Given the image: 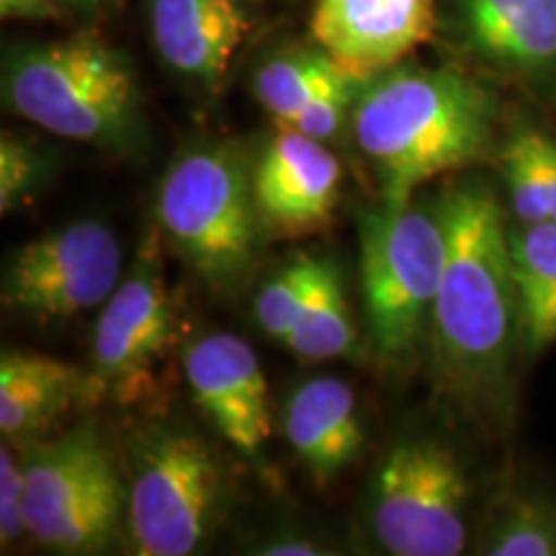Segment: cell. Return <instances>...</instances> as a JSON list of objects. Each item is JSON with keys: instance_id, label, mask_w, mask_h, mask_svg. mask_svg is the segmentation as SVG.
Listing matches in <instances>:
<instances>
[{"instance_id": "26", "label": "cell", "mask_w": 556, "mask_h": 556, "mask_svg": "<svg viewBox=\"0 0 556 556\" xmlns=\"http://www.w3.org/2000/svg\"><path fill=\"white\" fill-rule=\"evenodd\" d=\"M261 556H317V554H330L328 548H323L315 541L304 536H274L263 541L253 548Z\"/></svg>"}, {"instance_id": "17", "label": "cell", "mask_w": 556, "mask_h": 556, "mask_svg": "<svg viewBox=\"0 0 556 556\" xmlns=\"http://www.w3.org/2000/svg\"><path fill=\"white\" fill-rule=\"evenodd\" d=\"M287 441L317 482H330L364 448V426L353 389L338 377L296 387L283 413Z\"/></svg>"}, {"instance_id": "4", "label": "cell", "mask_w": 556, "mask_h": 556, "mask_svg": "<svg viewBox=\"0 0 556 556\" xmlns=\"http://www.w3.org/2000/svg\"><path fill=\"white\" fill-rule=\"evenodd\" d=\"M448 255L441 208H366L358 217V266L366 330L381 361L409 366L430 351L438 291Z\"/></svg>"}, {"instance_id": "10", "label": "cell", "mask_w": 556, "mask_h": 556, "mask_svg": "<svg viewBox=\"0 0 556 556\" xmlns=\"http://www.w3.org/2000/svg\"><path fill=\"white\" fill-rule=\"evenodd\" d=\"M160 235L155 229L139 245L135 266L101 307L93 330L96 389L119 405H137L155 392L160 366L176 343Z\"/></svg>"}, {"instance_id": "1", "label": "cell", "mask_w": 556, "mask_h": 556, "mask_svg": "<svg viewBox=\"0 0 556 556\" xmlns=\"http://www.w3.org/2000/svg\"><path fill=\"white\" fill-rule=\"evenodd\" d=\"M438 208L448 255L430 338L435 379L477 413H505L513 361L523 351L510 227L497 191L479 178L448 186Z\"/></svg>"}, {"instance_id": "19", "label": "cell", "mask_w": 556, "mask_h": 556, "mask_svg": "<svg viewBox=\"0 0 556 556\" xmlns=\"http://www.w3.org/2000/svg\"><path fill=\"white\" fill-rule=\"evenodd\" d=\"M510 258L523 353L536 356L556 343V222L510 227Z\"/></svg>"}, {"instance_id": "25", "label": "cell", "mask_w": 556, "mask_h": 556, "mask_svg": "<svg viewBox=\"0 0 556 556\" xmlns=\"http://www.w3.org/2000/svg\"><path fill=\"white\" fill-rule=\"evenodd\" d=\"M29 533L26 523V477L18 446L5 441L0 448V546L3 552Z\"/></svg>"}, {"instance_id": "13", "label": "cell", "mask_w": 556, "mask_h": 556, "mask_svg": "<svg viewBox=\"0 0 556 556\" xmlns=\"http://www.w3.org/2000/svg\"><path fill=\"white\" fill-rule=\"evenodd\" d=\"M193 402L240 454L258 456L274 433L261 358L232 332H208L184 351Z\"/></svg>"}, {"instance_id": "9", "label": "cell", "mask_w": 556, "mask_h": 556, "mask_svg": "<svg viewBox=\"0 0 556 556\" xmlns=\"http://www.w3.org/2000/svg\"><path fill=\"white\" fill-rule=\"evenodd\" d=\"M122 278L119 238L101 222H75L13 250L0 299L21 315L67 319L103 307Z\"/></svg>"}, {"instance_id": "21", "label": "cell", "mask_w": 556, "mask_h": 556, "mask_svg": "<svg viewBox=\"0 0 556 556\" xmlns=\"http://www.w3.org/2000/svg\"><path fill=\"white\" fill-rule=\"evenodd\" d=\"M484 556H556V500L541 490L503 492L477 536Z\"/></svg>"}, {"instance_id": "7", "label": "cell", "mask_w": 556, "mask_h": 556, "mask_svg": "<svg viewBox=\"0 0 556 556\" xmlns=\"http://www.w3.org/2000/svg\"><path fill=\"white\" fill-rule=\"evenodd\" d=\"M26 477V523L34 541L60 554H99L127 513V482L96 430L52 441H18Z\"/></svg>"}, {"instance_id": "3", "label": "cell", "mask_w": 556, "mask_h": 556, "mask_svg": "<svg viewBox=\"0 0 556 556\" xmlns=\"http://www.w3.org/2000/svg\"><path fill=\"white\" fill-rule=\"evenodd\" d=\"M3 99L26 122L73 142L131 152L144 139L135 70L90 34L11 50Z\"/></svg>"}, {"instance_id": "12", "label": "cell", "mask_w": 556, "mask_h": 556, "mask_svg": "<svg viewBox=\"0 0 556 556\" xmlns=\"http://www.w3.org/2000/svg\"><path fill=\"white\" fill-rule=\"evenodd\" d=\"M343 168L323 139L278 129L253 168L261 225L270 240H294L330 227Z\"/></svg>"}, {"instance_id": "8", "label": "cell", "mask_w": 556, "mask_h": 556, "mask_svg": "<svg viewBox=\"0 0 556 556\" xmlns=\"http://www.w3.org/2000/svg\"><path fill=\"white\" fill-rule=\"evenodd\" d=\"M475 486L446 441L400 438L368 490L374 541L392 556H456L469 548Z\"/></svg>"}, {"instance_id": "16", "label": "cell", "mask_w": 556, "mask_h": 556, "mask_svg": "<svg viewBox=\"0 0 556 556\" xmlns=\"http://www.w3.org/2000/svg\"><path fill=\"white\" fill-rule=\"evenodd\" d=\"M150 26L170 70L219 90L250 21L240 0H152Z\"/></svg>"}, {"instance_id": "29", "label": "cell", "mask_w": 556, "mask_h": 556, "mask_svg": "<svg viewBox=\"0 0 556 556\" xmlns=\"http://www.w3.org/2000/svg\"><path fill=\"white\" fill-rule=\"evenodd\" d=\"M60 11H73V9H90V5H99L101 0H52Z\"/></svg>"}, {"instance_id": "18", "label": "cell", "mask_w": 556, "mask_h": 556, "mask_svg": "<svg viewBox=\"0 0 556 556\" xmlns=\"http://www.w3.org/2000/svg\"><path fill=\"white\" fill-rule=\"evenodd\" d=\"M90 394H99L93 374L39 353L5 351L0 356V433L13 443L37 438Z\"/></svg>"}, {"instance_id": "11", "label": "cell", "mask_w": 556, "mask_h": 556, "mask_svg": "<svg viewBox=\"0 0 556 556\" xmlns=\"http://www.w3.org/2000/svg\"><path fill=\"white\" fill-rule=\"evenodd\" d=\"M438 29L475 67L556 101V0H443Z\"/></svg>"}, {"instance_id": "20", "label": "cell", "mask_w": 556, "mask_h": 556, "mask_svg": "<svg viewBox=\"0 0 556 556\" xmlns=\"http://www.w3.org/2000/svg\"><path fill=\"white\" fill-rule=\"evenodd\" d=\"M356 343L358 338L343 289V276L330 258H319L315 283L283 345L299 358L328 361L351 356Z\"/></svg>"}, {"instance_id": "6", "label": "cell", "mask_w": 556, "mask_h": 556, "mask_svg": "<svg viewBox=\"0 0 556 556\" xmlns=\"http://www.w3.org/2000/svg\"><path fill=\"white\" fill-rule=\"evenodd\" d=\"M127 536L139 556H189L204 548L225 513V475L201 435L150 426L127 451Z\"/></svg>"}, {"instance_id": "2", "label": "cell", "mask_w": 556, "mask_h": 556, "mask_svg": "<svg viewBox=\"0 0 556 556\" xmlns=\"http://www.w3.org/2000/svg\"><path fill=\"white\" fill-rule=\"evenodd\" d=\"M497 96L454 67L394 65L364 83L351 131L381 204L407 206L428 180L469 168L492 148Z\"/></svg>"}, {"instance_id": "27", "label": "cell", "mask_w": 556, "mask_h": 556, "mask_svg": "<svg viewBox=\"0 0 556 556\" xmlns=\"http://www.w3.org/2000/svg\"><path fill=\"white\" fill-rule=\"evenodd\" d=\"M541 176H544V193L548 204V222H556V137L541 129Z\"/></svg>"}, {"instance_id": "14", "label": "cell", "mask_w": 556, "mask_h": 556, "mask_svg": "<svg viewBox=\"0 0 556 556\" xmlns=\"http://www.w3.org/2000/svg\"><path fill=\"white\" fill-rule=\"evenodd\" d=\"M312 37L348 75L368 80L400 65L438 29L435 0H319Z\"/></svg>"}, {"instance_id": "5", "label": "cell", "mask_w": 556, "mask_h": 556, "mask_svg": "<svg viewBox=\"0 0 556 556\" xmlns=\"http://www.w3.org/2000/svg\"><path fill=\"white\" fill-rule=\"evenodd\" d=\"M157 225L214 291L240 289L266 235L245 155L217 142L180 155L160 184Z\"/></svg>"}, {"instance_id": "28", "label": "cell", "mask_w": 556, "mask_h": 556, "mask_svg": "<svg viewBox=\"0 0 556 556\" xmlns=\"http://www.w3.org/2000/svg\"><path fill=\"white\" fill-rule=\"evenodd\" d=\"M0 13H3V18L45 21L60 18L62 11L52 0H0Z\"/></svg>"}, {"instance_id": "15", "label": "cell", "mask_w": 556, "mask_h": 556, "mask_svg": "<svg viewBox=\"0 0 556 556\" xmlns=\"http://www.w3.org/2000/svg\"><path fill=\"white\" fill-rule=\"evenodd\" d=\"M364 83L348 75L325 50H299L263 62L253 88L278 129L328 142L351 122Z\"/></svg>"}, {"instance_id": "24", "label": "cell", "mask_w": 556, "mask_h": 556, "mask_svg": "<svg viewBox=\"0 0 556 556\" xmlns=\"http://www.w3.org/2000/svg\"><path fill=\"white\" fill-rule=\"evenodd\" d=\"M47 178L45 157L24 139L3 131L0 137V214L24 206Z\"/></svg>"}, {"instance_id": "22", "label": "cell", "mask_w": 556, "mask_h": 556, "mask_svg": "<svg viewBox=\"0 0 556 556\" xmlns=\"http://www.w3.org/2000/svg\"><path fill=\"white\" fill-rule=\"evenodd\" d=\"M539 142L541 129L523 124L513 129L500 148V168L507 184V197H510L516 222H523V225L548 222Z\"/></svg>"}, {"instance_id": "23", "label": "cell", "mask_w": 556, "mask_h": 556, "mask_svg": "<svg viewBox=\"0 0 556 556\" xmlns=\"http://www.w3.org/2000/svg\"><path fill=\"white\" fill-rule=\"evenodd\" d=\"M319 258L323 255H299L261 287L253 304V315L268 338L278 340V343L289 338L299 309H302L304 299L315 283Z\"/></svg>"}]
</instances>
